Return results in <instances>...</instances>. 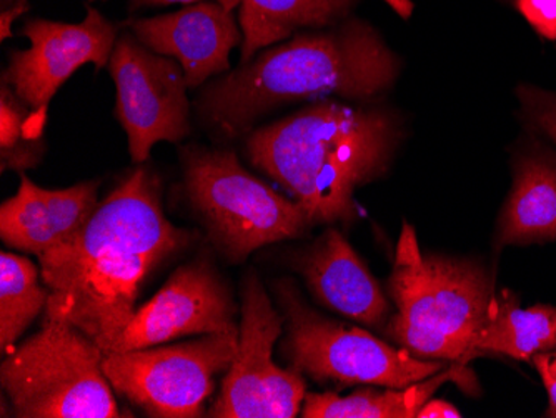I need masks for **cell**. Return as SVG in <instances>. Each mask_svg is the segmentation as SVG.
Segmentation results:
<instances>
[{
    "label": "cell",
    "instance_id": "1",
    "mask_svg": "<svg viewBox=\"0 0 556 418\" xmlns=\"http://www.w3.org/2000/svg\"><path fill=\"white\" fill-rule=\"evenodd\" d=\"M192 239L165 217L157 177L130 172L74 239L37 257L49 289L43 320L71 324L112 354L143 283Z\"/></svg>",
    "mask_w": 556,
    "mask_h": 418
},
{
    "label": "cell",
    "instance_id": "2",
    "mask_svg": "<svg viewBox=\"0 0 556 418\" xmlns=\"http://www.w3.org/2000/svg\"><path fill=\"white\" fill-rule=\"evenodd\" d=\"M399 139L389 112L321 101L261 127L245 147L252 165L318 226L357 218L355 192L382 176Z\"/></svg>",
    "mask_w": 556,
    "mask_h": 418
},
{
    "label": "cell",
    "instance_id": "3",
    "mask_svg": "<svg viewBox=\"0 0 556 418\" xmlns=\"http://www.w3.org/2000/svg\"><path fill=\"white\" fill-rule=\"evenodd\" d=\"M400 62L367 24L300 36L212 84L200 101L205 121L239 136L261 115L312 97L370 99L395 83Z\"/></svg>",
    "mask_w": 556,
    "mask_h": 418
},
{
    "label": "cell",
    "instance_id": "4",
    "mask_svg": "<svg viewBox=\"0 0 556 418\" xmlns=\"http://www.w3.org/2000/svg\"><path fill=\"white\" fill-rule=\"evenodd\" d=\"M389 293L395 312L383 332L395 345L415 357L464 364L475 357V337L496 295L482 264L421 254L408 224L396 245Z\"/></svg>",
    "mask_w": 556,
    "mask_h": 418
},
{
    "label": "cell",
    "instance_id": "5",
    "mask_svg": "<svg viewBox=\"0 0 556 418\" xmlns=\"http://www.w3.org/2000/svg\"><path fill=\"white\" fill-rule=\"evenodd\" d=\"M105 352L61 320H43L0 364V383L18 418H118Z\"/></svg>",
    "mask_w": 556,
    "mask_h": 418
},
{
    "label": "cell",
    "instance_id": "6",
    "mask_svg": "<svg viewBox=\"0 0 556 418\" xmlns=\"http://www.w3.org/2000/svg\"><path fill=\"white\" fill-rule=\"evenodd\" d=\"M182 162L187 201L215 251L232 264L314 227L295 201L252 176L232 151L190 147Z\"/></svg>",
    "mask_w": 556,
    "mask_h": 418
},
{
    "label": "cell",
    "instance_id": "7",
    "mask_svg": "<svg viewBox=\"0 0 556 418\" xmlns=\"http://www.w3.org/2000/svg\"><path fill=\"white\" fill-rule=\"evenodd\" d=\"M283 326L282 354L289 367L317 380L343 387H402L442 372L443 360L415 357L368 330L325 317L302 297L290 279L275 280Z\"/></svg>",
    "mask_w": 556,
    "mask_h": 418
},
{
    "label": "cell",
    "instance_id": "8",
    "mask_svg": "<svg viewBox=\"0 0 556 418\" xmlns=\"http://www.w3.org/2000/svg\"><path fill=\"white\" fill-rule=\"evenodd\" d=\"M239 329L187 342L105 355L104 372L118 397L147 417L199 418L239 349Z\"/></svg>",
    "mask_w": 556,
    "mask_h": 418
},
{
    "label": "cell",
    "instance_id": "9",
    "mask_svg": "<svg viewBox=\"0 0 556 418\" xmlns=\"http://www.w3.org/2000/svg\"><path fill=\"white\" fill-rule=\"evenodd\" d=\"M239 349L207 415L212 418H293L302 411L307 383L295 368L278 367L274 347L286 318L257 274L242 286Z\"/></svg>",
    "mask_w": 556,
    "mask_h": 418
},
{
    "label": "cell",
    "instance_id": "10",
    "mask_svg": "<svg viewBox=\"0 0 556 418\" xmlns=\"http://www.w3.org/2000/svg\"><path fill=\"white\" fill-rule=\"evenodd\" d=\"M109 71L117 90L115 117L127 134L134 162H146L155 143L189 136V86L179 62L124 36L115 43Z\"/></svg>",
    "mask_w": 556,
    "mask_h": 418
},
{
    "label": "cell",
    "instance_id": "11",
    "mask_svg": "<svg viewBox=\"0 0 556 418\" xmlns=\"http://www.w3.org/2000/svg\"><path fill=\"white\" fill-rule=\"evenodd\" d=\"M22 36L30 40V47L11 54L2 80L43 118L50 101L72 74L86 64H93L97 71L104 68L117 43L115 27L92 8H87L86 21L80 24L33 18L25 22Z\"/></svg>",
    "mask_w": 556,
    "mask_h": 418
},
{
    "label": "cell",
    "instance_id": "12",
    "mask_svg": "<svg viewBox=\"0 0 556 418\" xmlns=\"http://www.w3.org/2000/svg\"><path fill=\"white\" fill-rule=\"evenodd\" d=\"M239 312L229 286L208 258L180 265L136 315L115 352L137 351L184 337L239 329ZM114 354V352H112Z\"/></svg>",
    "mask_w": 556,
    "mask_h": 418
},
{
    "label": "cell",
    "instance_id": "13",
    "mask_svg": "<svg viewBox=\"0 0 556 418\" xmlns=\"http://www.w3.org/2000/svg\"><path fill=\"white\" fill-rule=\"evenodd\" d=\"M132 29L150 51L179 62L189 87L229 72L230 52L243 42L242 27L237 26L232 11L208 2L139 18Z\"/></svg>",
    "mask_w": 556,
    "mask_h": 418
},
{
    "label": "cell",
    "instance_id": "14",
    "mask_svg": "<svg viewBox=\"0 0 556 418\" xmlns=\"http://www.w3.org/2000/svg\"><path fill=\"white\" fill-rule=\"evenodd\" d=\"M293 267L307 283L315 301L353 322L386 329L392 305L367 265L337 229H327L311 248L303 249Z\"/></svg>",
    "mask_w": 556,
    "mask_h": 418
},
{
    "label": "cell",
    "instance_id": "15",
    "mask_svg": "<svg viewBox=\"0 0 556 418\" xmlns=\"http://www.w3.org/2000/svg\"><path fill=\"white\" fill-rule=\"evenodd\" d=\"M100 180L43 189L21 174L17 193L0 205V239L24 254L40 255L74 239L99 207Z\"/></svg>",
    "mask_w": 556,
    "mask_h": 418
},
{
    "label": "cell",
    "instance_id": "16",
    "mask_svg": "<svg viewBox=\"0 0 556 418\" xmlns=\"http://www.w3.org/2000/svg\"><path fill=\"white\" fill-rule=\"evenodd\" d=\"M556 240V154L528 142L514 159V186L500 212L495 245Z\"/></svg>",
    "mask_w": 556,
    "mask_h": 418
},
{
    "label": "cell",
    "instance_id": "17",
    "mask_svg": "<svg viewBox=\"0 0 556 418\" xmlns=\"http://www.w3.org/2000/svg\"><path fill=\"white\" fill-rule=\"evenodd\" d=\"M473 354H496L520 362L556 351V307L523 308L518 293L503 289L473 340Z\"/></svg>",
    "mask_w": 556,
    "mask_h": 418
},
{
    "label": "cell",
    "instance_id": "18",
    "mask_svg": "<svg viewBox=\"0 0 556 418\" xmlns=\"http://www.w3.org/2000/svg\"><path fill=\"white\" fill-rule=\"evenodd\" d=\"M471 379L464 362L446 372L435 373L430 379L412 383L402 389H358L346 397L336 392H307L302 404L303 418H414L420 408L432 398L442 383L448 380Z\"/></svg>",
    "mask_w": 556,
    "mask_h": 418
},
{
    "label": "cell",
    "instance_id": "19",
    "mask_svg": "<svg viewBox=\"0 0 556 418\" xmlns=\"http://www.w3.org/2000/svg\"><path fill=\"white\" fill-rule=\"evenodd\" d=\"M357 0H242V61L275 42H282L300 27H324L342 17Z\"/></svg>",
    "mask_w": 556,
    "mask_h": 418
},
{
    "label": "cell",
    "instance_id": "20",
    "mask_svg": "<svg viewBox=\"0 0 556 418\" xmlns=\"http://www.w3.org/2000/svg\"><path fill=\"white\" fill-rule=\"evenodd\" d=\"M49 289L40 267L14 252L0 254V354L21 342L25 330L46 312Z\"/></svg>",
    "mask_w": 556,
    "mask_h": 418
},
{
    "label": "cell",
    "instance_id": "21",
    "mask_svg": "<svg viewBox=\"0 0 556 418\" xmlns=\"http://www.w3.org/2000/svg\"><path fill=\"white\" fill-rule=\"evenodd\" d=\"M47 118L25 104L5 80L0 84V168L18 176L36 168L46 152Z\"/></svg>",
    "mask_w": 556,
    "mask_h": 418
},
{
    "label": "cell",
    "instance_id": "22",
    "mask_svg": "<svg viewBox=\"0 0 556 418\" xmlns=\"http://www.w3.org/2000/svg\"><path fill=\"white\" fill-rule=\"evenodd\" d=\"M517 97L525 121L556 143V93L523 84Z\"/></svg>",
    "mask_w": 556,
    "mask_h": 418
},
{
    "label": "cell",
    "instance_id": "23",
    "mask_svg": "<svg viewBox=\"0 0 556 418\" xmlns=\"http://www.w3.org/2000/svg\"><path fill=\"white\" fill-rule=\"evenodd\" d=\"M540 39L556 42V0H508Z\"/></svg>",
    "mask_w": 556,
    "mask_h": 418
},
{
    "label": "cell",
    "instance_id": "24",
    "mask_svg": "<svg viewBox=\"0 0 556 418\" xmlns=\"http://www.w3.org/2000/svg\"><path fill=\"white\" fill-rule=\"evenodd\" d=\"M532 364L539 370L543 385H545L546 393H548L549 404L545 417L556 418V351L536 355Z\"/></svg>",
    "mask_w": 556,
    "mask_h": 418
},
{
    "label": "cell",
    "instance_id": "25",
    "mask_svg": "<svg viewBox=\"0 0 556 418\" xmlns=\"http://www.w3.org/2000/svg\"><path fill=\"white\" fill-rule=\"evenodd\" d=\"M462 411L446 401L430 398L418 411V418H460Z\"/></svg>",
    "mask_w": 556,
    "mask_h": 418
},
{
    "label": "cell",
    "instance_id": "26",
    "mask_svg": "<svg viewBox=\"0 0 556 418\" xmlns=\"http://www.w3.org/2000/svg\"><path fill=\"white\" fill-rule=\"evenodd\" d=\"M27 9H29V4L25 0H18L17 4L12 5L9 11L2 12L0 15V39L5 40L12 36V24L15 18L27 12Z\"/></svg>",
    "mask_w": 556,
    "mask_h": 418
},
{
    "label": "cell",
    "instance_id": "27",
    "mask_svg": "<svg viewBox=\"0 0 556 418\" xmlns=\"http://www.w3.org/2000/svg\"><path fill=\"white\" fill-rule=\"evenodd\" d=\"M190 2H205V0H134L136 5L190 4ZM215 2L224 5L225 9H229V11H233L242 0H215Z\"/></svg>",
    "mask_w": 556,
    "mask_h": 418
},
{
    "label": "cell",
    "instance_id": "28",
    "mask_svg": "<svg viewBox=\"0 0 556 418\" xmlns=\"http://www.w3.org/2000/svg\"><path fill=\"white\" fill-rule=\"evenodd\" d=\"M4 2H8V0H4Z\"/></svg>",
    "mask_w": 556,
    "mask_h": 418
}]
</instances>
